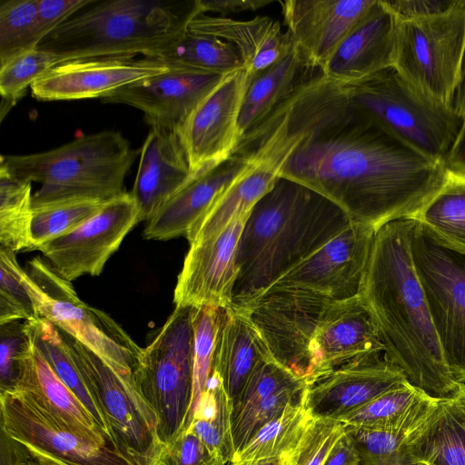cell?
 I'll use <instances>...</instances> for the list:
<instances>
[{
	"label": "cell",
	"mask_w": 465,
	"mask_h": 465,
	"mask_svg": "<svg viewBox=\"0 0 465 465\" xmlns=\"http://www.w3.org/2000/svg\"><path fill=\"white\" fill-rule=\"evenodd\" d=\"M294 143L281 176L378 230L414 217L440 189L445 162L435 160L354 107L341 86L317 72L280 105Z\"/></svg>",
	"instance_id": "6da1fadb"
},
{
	"label": "cell",
	"mask_w": 465,
	"mask_h": 465,
	"mask_svg": "<svg viewBox=\"0 0 465 465\" xmlns=\"http://www.w3.org/2000/svg\"><path fill=\"white\" fill-rule=\"evenodd\" d=\"M415 221L402 218L375 233L361 296L384 346L385 359L407 381L444 399L462 383L452 376L442 353L411 253Z\"/></svg>",
	"instance_id": "7a4b0ae2"
},
{
	"label": "cell",
	"mask_w": 465,
	"mask_h": 465,
	"mask_svg": "<svg viewBox=\"0 0 465 465\" xmlns=\"http://www.w3.org/2000/svg\"><path fill=\"white\" fill-rule=\"evenodd\" d=\"M351 221L327 197L298 182L279 177L244 223L231 306L243 307L263 295Z\"/></svg>",
	"instance_id": "3957f363"
},
{
	"label": "cell",
	"mask_w": 465,
	"mask_h": 465,
	"mask_svg": "<svg viewBox=\"0 0 465 465\" xmlns=\"http://www.w3.org/2000/svg\"><path fill=\"white\" fill-rule=\"evenodd\" d=\"M200 0L94 1L38 44L59 64L104 58H154L188 31Z\"/></svg>",
	"instance_id": "277c9868"
},
{
	"label": "cell",
	"mask_w": 465,
	"mask_h": 465,
	"mask_svg": "<svg viewBox=\"0 0 465 465\" xmlns=\"http://www.w3.org/2000/svg\"><path fill=\"white\" fill-rule=\"evenodd\" d=\"M138 151L118 131L81 135L59 147L31 154L1 155L13 176L41 185L33 211L76 202L105 203L124 193V180Z\"/></svg>",
	"instance_id": "5b68a950"
},
{
	"label": "cell",
	"mask_w": 465,
	"mask_h": 465,
	"mask_svg": "<svg viewBox=\"0 0 465 465\" xmlns=\"http://www.w3.org/2000/svg\"><path fill=\"white\" fill-rule=\"evenodd\" d=\"M395 19L392 67L421 96L452 110L465 47V0L434 14Z\"/></svg>",
	"instance_id": "8992f818"
},
{
	"label": "cell",
	"mask_w": 465,
	"mask_h": 465,
	"mask_svg": "<svg viewBox=\"0 0 465 465\" xmlns=\"http://www.w3.org/2000/svg\"><path fill=\"white\" fill-rule=\"evenodd\" d=\"M357 109L425 155L446 162L463 118L416 92L393 67L340 84Z\"/></svg>",
	"instance_id": "52a82bcc"
},
{
	"label": "cell",
	"mask_w": 465,
	"mask_h": 465,
	"mask_svg": "<svg viewBox=\"0 0 465 465\" xmlns=\"http://www.w3.org/2000/svg\"><path fill=\"white\" fill-rule=\"evenodd\" d=\"M24 281L40 318L85 345L122 378L135 382L143 348L111 316L84 302L71 282L40 257L28 262Z\"/></svg>",
	"instance_id": "ba28073f"
},
{
	"label": "cell",
	"mask_w": 465,
	"mask_h": 465,
	"mask_svg": "<svg viewBox=\"0 0 465 465\" xmlns=\"http://www.w3.org/2000/svg\"><path fill=\"white\" fill-rule=\"evenodd\" d=\"M193 308L175 306L142 349L134 372L137 388L157 418L163 445L183 430L193 392Z\"/></svg>",
	"instance_id": "9c48e42d"
},
{
	"label": "cell",
	"mask_w": 465,
	"mask_h": 465,
	"mask_svg": "<svg viewBox=\"0 0 465 465\" xmlns=\"http://www.w3.org/2000/svg\"><path fill=\"white\" fill-rule=\"evenodd\" d=\"M411 253L445 361L465 383V248L415 221Z\"/></svg>",
	"instance_id": "30bf717a"
},
{
	"label": "cell",
	"mask_w": 465,
	"mask_h": 465,
	"mask_svg": "<svg viewBox=\"0 0 465 465\" xmlns=\"http://www.w3.org/2000/svg\"><path fill=\"white\" fill-rule=\"evenodd\" d=\"M60 331L97 397L119 451L134 465H153L164 445L159 438L156 415L136 383L122 378L93 351Z\"/></svg>",
	"instance_id": "8fae6325"
},
{
	"label": "cell",
	"mask_w": 465,
	"mask_h": 465,
	"mask_svg": "<svg viewBox=\"0 0 465 465\" xmlns=\"http://www.w3.org/2000/svg\"><path fill=\"white\" fill-rule=\"evenodd\" d=\"M334 302L312 292L277 289L237 308L248 313L271 355L309 382L312 341Z\"/></svg>",
	"instance_id": "7c38bea8"
},
{
	"label": "cell",
	"mask_w": 465,
	"mask_h": 465,
	"mask_svg": "<svg viewBox=\"0 0 465 465\" xmlns=\"http://www.w3.org/2000/svg\"><path fill=\"white\" fill-rule=\"evenodd\" d=\"M1 430L59 465H134L116 446L79 433L14 391L0 392Z\"/></svg>",
	"instance_id": "4fadbf2b"
},
{
	"label": "cell",
	"mask_w": 465,
	"mask_h": 465,
	"mask_svg": "<svg viewBox=\"0 0 465 465\" xmlns=\"http://www.w3.org/2000/svg\"><path fill=\"white\" fill-rule=\"evenodd\" d=\"M376 231L371 225L351 221L268 291L302 290L334 301L361 296Z\"/></svg>",
	"instance_id": "5bb4252c"
},
{
	"label": "cell",
	"mask_w": 465,
	"mask_h": 465,
	"mask_svg": "<svg viewBox=\"0 0 465 465\" xmlns=\"http://www.w3.org/2000/svg\"><path fill=\"white\" fill-rule=\"evenodd\" d=\"M139 209L130 193L104 203L101 210L74 231L48 241L39 251L54 271L72 282L99 275L127 233L140 223Z\"/></svg>",
	"instance_id": "9a60e30c"
},
{
	"label": "cell",
	"mask_w": 465,
	"mask_h": 465,
	"mask_svg": "<svg viewBox=\"0 0 465 465\" xmlns=\"http://www.w3.org/2000/svg\"><path fill=\"white\" fill-rule=\"evenodd\" d=\"M251 78L244 67L225 75L177 132L194 174L234 153L241 140L240 112Z\"/></svg>",
	"instance_id": "2e32d148"
},
{
	"label": "cell",
	"mask_w": 465,
	"mask_h": 465,
	"mask_svg": "<svg viewBox=\"0 0 465 465\" xmlns=\"http://www.w3.org/2000/svg\"><path fill=\"white\" fill-rule=\"evenodd\" d=\"M249 214L235 218L215 236L190 243L173 292L175 306H231L238 276V245Z\"/></svg>",
	"instance_id": "e0dca14e"
},
{
	"label": "cell",
	"mask_w": 465,
	"mask_h": 465,
	"mask_svg": "<svg viewBox=\"0 0 465 465\" xmlns=\"http://www.w3.org/2000/svg\"><path fill=\"white\" fill-rule=\"evenodd\" d=\"M224 76L171 65L168 71L114 90L101 101L135 107L150 126L178 132Z\"/></svg>",
	"instance_id": "ac0fdd59"
},
{
	"label": "cell",
	"mask_w": 465,
	"mask_h": 465,
	"mask_svg": "<svg viewBox=\"0 0 465 465\" xmlns=\"http://www.w3.org/2000/svg\"><path fill=\"white\" fill-rule=\"evenodd\" d=\"M171 68L148 57L69 61L57 64L32 85L41 101L103 98L109 93Z\"/></svg>",
	"instance_id": "d6986e66"
},
{
	"label": "cell",
	"mask_w": 465,
	"mask_h": 465,
	"mask_svg": "<svg viewBox=\"0 0 465 465\" xmlns=\"http://www.w3.org/2000/svg\"><path fill=\"white\" fill-rule=\"evenodd\" d=\"M383 355L376 322L362 296L335 301L312 341L309 383L348 363Z\"/></svg>",
	"instance_id": "ffe728a7"
},
{
	"label": "cell",
	"mask_w": 465,
	"mask_h": 465,
	"mask_svg": "<svg viewBox=\"0 0 465 465\" xmlns=\"http://www.w3.org/2000/svg\"><path fill=\"white\" fill-rule=\"evenodd\" d=\"M407 380L384 355L348 363L308 384V404L314 417L337 419L399 388Z\"/></svg>",
	"instance_id": "44dd1931"
},
{
	"label": "cell",
	"mask_w": 465,
	"mask_h": 465,
	"mask_svg": "<svg viewBox=\"0 0 465 465\" xmlns=\"http://www.w3.org/2000/svg\"><path fill=\"white\" fill-rule=\"evenodd\" d=\"M374 0L280 1L294 45L321 70Z\"/></svg>",
	"instance_id": "7402d4cb"
},
{
	"label": "cell",
	"mask_w": 465,
	"mask_h": 465,
	"mask_svg": "<svg viewBox=\"0 0 465 465\" xmlns=\"http://www.w3.org/2000/svg\"><path fill=\"white\" fill-rule=\"evenodd\" d=\"M252 163V157L233 153L214 167L194 175L147 221L144 238L166 241L186 236L192 226Z\"/></svg>",
	"instance_id": "603a6c76"
},
{
	"label": "cell",
	"mask_w": 465,
	"mask_h": 465,
	"mask_svg": "<svg viewBox=\"0 0 465 465\" xmlns=\"http://www.w3.org/2000/svg\"><path fill=\"white\" fill-rule=\"evenodd\" d=\"M395 27L396 19L383 0H374L322 69V74L344 84L392 67Z\"/></svg>",
	"instance_id": "cb8c5ba5"
},
{
	"label": "cell",
	"mask_w": 465,
	"mask_h": 465,
	"mask_svg": "<svg viewBox=\"0 0 465 465\" xmlns=\"http://www.w3.org/2000/svg\"><path fill=\"white\" fill-rule=\"evenodd\" d=\"M194 175L178 133L150 126L140 150L138 169L130 192L139 209L141 222H147Z\"/></svg>",
	"instance_id": "d4e9b609"
},
{
	"label": "cell",
	"mask_w": 465,
	"mask_h": 465,
	"mask_svg": "<svg viewBox=\"0 0 465 465\" xmlns=\"http://www.w3.org/2000/svg\"><path fill=\"white\" fill-rule=\"evenodd\" d=\"M188 31L233 45L252 75L269 67L294 47L290 33L283 32L278 21L267 16L235 20L203 14L191 22Z\"/></svg>",
	"instance_id": "484cf974"
},
{
	"label": "cell",
	"mask_w": 465,
	"mask_h": 465,
	"mask_svg": "<svg viewBox=\"0 0 465 465\" xmlns=\"http://www.w3.org/2000/svg\"><path fill=\"white\" fill-rule=\"evenodd\" d=\"M57 420L84 435L114 443L53 371L35 343L14 390ZM117 448V447H116Z\"/></svg>",
	"instance_id": "4316f807"
},
{
	"label": "cell",
	"mask_w": 465,
	"mask_h": 465,
	"mask_svg": "<svg viewBox=\"0 0 465 465\" xmlns=\"http://www.w3.org/2000/svg\"><path fill=\"white\" fill-rule=\"evenodd\" d=\"M320 68L294 47L264 70L252 75L239 116L241 139L262 124ZM241 141V140H240Z\"/></svg>",
	"instance_id": "83f0119b"
},
{
	"label": "cell",
	"mask_w": 465,
	"mask_h": 465,
	"mask_svg": "<svg viewBox=\"0 0 465 465\" xmlns=\"http://www.w3.org/2000/svg\"><path fill=\"white\" fill-rule=\"evenodd\" d=\"M407 450L412 465H465V383L453 396L438 400L411 434Z\"/></svg>",
	"instance_id": "f1b7e54d"
},
{
	"label": "cell",
	"mask_w": 465,
	"mask_h": 465,
	"mask_svg": "<svg viewBox=\"0 0 465 465\" xmlns=\"http://www.w3.org/2000/svg\"><path fill=\"white\" fill-rule=\"evenodd\" d=\"M268 355L269 349L248 313L233 306L223 309L213 370L223 379L233 402L257 363Z\"/></svg>",
	"instance_id": "f546056e"
},
{
	"label": "cell",
	"mask_w": 465,
	"mask_h": 465,
	"mask_svg": "<svg viewBox=\"0 0 465 465\" xmlns=\"http://www.w3.org/2000/svg\"><path fill=\"white\" fill-rule=\"evenodd\" d=\"M247 156L252 158L253 163L192 226L185 236L189 244L215 236L235 218L249 214L281 177L283 162L279 158L262 154Z\"/></svg>",
	"instance_id": "4dcf8cb0"
},
{
	"label": "cell",
	"mask_w": 465,
	"mask_h": 465,
	"mask_svg": "<svg viewBox=\"0 0 465 465\" xmlns=\"http://www.w3.org/2000/svg\"><path fill=\"white\" fill-rule=\"evenodd\" d=\"M438 400L407 382L335 420L361 429L413 430L429 417Z\"/></svg>",
	"instance_id": "1f68e13d"
},
{
	"label": "cell",
	"mask_w": 465,
	"mask_h": 465,
	"mask_svg": "<svg viewBox=\"0 0 465 465\" xmlns=\"http://www.w3.org/2000/svg\"><path fill=\"white\" fill-rule=\"evenodd\" d=\"M233 401L223 379L213 370L186 430L196 435L210 452L231 464L236 450L232 437Z\"/></svg>",
	"instance_id": "d6a6232c"
},
{
	"label": "cell",
	"mask_w": 465,
	"mask_h": 465,
	"mask_svg": "<svg viewBox=\"0 0 465 465\" xmlns=\"http://www.w3.org/2000/svg\"><path fill=\"white\" fill-rule=\"evenodd\" d=\"M26 322L33 341L40 353L59 379L90 412L97 426L114 442L97 397L71 356L60 330L44 318Z\"/></svg>",
	"instance_id": "836d02e7"
},
{
	"label": "cell",
	"mask_w": 465,
	"mask_h": 465,
	"mask_svg": "<svg viewBox=\"0 0 465 465\" xmlns=\"http://www.w3.org/2000/svg\"><path fill=\"white\" fill-rule=\"evenodd\" d=\"M307 388L280 415L263 425L235 453L231 464L282 458L293 449L314 418L308 404Z\"/></svg>",
	"instance_id": "e575fe53"
},
{
	"label": "cell",
	"mask_w": 465,
	"mask_h": 465,
	"mask_svg": "<svg viewBox=\"0 0 465 465\" xmlns=\"http://www.w3.org/2000/svg\"><path fill=\"white\" fill-rule=\"evenodd\" d=\"M154 59L170 65L219 75H227L244 67L233 45L189 31L163 47Z\"/></svg>",
	"instance_id": "d590c367"
},
{
	"label": "cell",
	"mask_w": 465,
	"mask_h": 465,
	"mask_svg": "<svg viewBox=\"0 0 465 465\" xmlns=\"http://www.w3.org/2000/svg\"><path fill=\"white\" fill-rule=\"evenodd\" d=\"M31 190L32 183L0 165V248L15 252L33 249Z\"/></svg>",
	"instance_id": "8d00e7d4"
},
{
	"label": "cell",
	"mask_w": 465,
	"mask_h": 465,
	"mask_svg": "<svg viewBox=\"0 0 465 465\" xmlns=\"http://www.w3.org/2000/svg\"><path fill=\"white\" fill-rule=\"evenodd\" d=\"M411 219L465 248V178L448 171L440 189Z\"/></svg>",
	"instance_id": "74e56055"
},
{
	"label": "cell",
	"mask_w": 465,
	"mask_h": 465,
	"mask_svg": "<svg viewBox=\"0 0 465 465\" xmlns=\"http://www.w3.org/2000/svg\"><path fill=\"white\" fill-rule=\"evenodd\" d=\"M222 312L223 309L213 307L193 308L194 331L193 392L183 432L188 429L193 420L195 407L213 371Z\"/></svg>",
	"instance_id": "f35d334b"
},
{
	"label": "cell",
	"mask_w": 465,
	"mask_h": 465,
	"mask_svg": "<svg viewBox=\"0 0 465 465\" xmlns=\"http://www.w3.org/2000/svg\"><path fill=\"white\" fill-rule=\"evenodd\" d=\"M57 64L53 54L38 48L20 53L1 64V118L25 95L29 86Z\"/></svg>",
	"instance_id": "ab89813d"
},
{
	"label": "cell",
	"mask_w": 465,
	"mask_h": 465,
	"mask_svg": "<svg viewBox=\"0 0 465 465\" xmlns=\"http://www.w3.org/2000/svg\"><path fill=\"white\" fill-rule=\"evenodd\" d=\"M37 0H5L0 4V64L35 49Z\"/></svg>",
	"instance_id": "60d3db41"
},
{
	"label": "cell",
	"mask_w": 465,
	"mask_h": 465,
	"mask_svg": "<svg viewBox=\"0 0 465 465\" xmlns=\"http://www.w3.org/2000/svg\"><path fill=\"white\" fill-rule=\"evenodd\" d=\"M15 252L0 248V325L39 319Z\"/></svg>",
	"instance_id": "b9f144b4"
},
{
	"label": "cell",
	"mask_w": 465,
	"mask_h": 465,
	"mask_svg": "<svg viewBox=\"0 0 465 465\" xmlns=\"http://www.w3.org/2000/svg\"><path fill=\"white\" fill-rule=\"evenodd\" d=\"M345 430L355 442L360 465H412L407 444L415 430H368L345 425Z\"/></svg>",
	"instance_id": "7bdbcfd3"
},
{
	"label": "cell",
	"mask_w": 465,
	"mask_h": 465,
	"mask_svg": "<svg viewBox=\"0 0 465 465\" xmlns=\"http://www.w3.org/2000/svg\"><path fill=\"white\" fill-rule=\"evenodd\" d=\"M104 203L85 201L64 203L34 211L32 238L34 246L67 234L95 215Z\"/></svg>",
	"instance_id": "ee69618b"
},
{
	"label": "cell",
	"mask_w": 465,
	"mask_h": 465,
	"mask_svg": "<svg viewBox=\"0 0 465 465\" xmlns=\"http://www.w3.org/2000/svg\"><path fill=\"white\" fill-rule=\"evenodd\" d=\"M308 384L285 388L252 402L232 416V437L236 452L266 423L280 415L302 394Z\"/></svg>",
	"instance_id": "f6af8a7d"
},
{
	"label": "cell",
	"mask_w": 465,
	"mask_h": 465,
	"mask_svg": "<svg viewBox=\"0 0 465 465\" xmlns=\"http://www.w3.org/2000/svg\"><path fill=\"white\" fill-rule=\"evenodd\" d=\"M345 432V424L314 417L299 442L281 459V465H324Z\"/></svg>",
	"instance_id": "bcb514c9"
},
{
	"label": "cell",
	"mask_w": 465,
	"mask_h": 465,
	"mask_svg": "<svg viewBox=\"0 0 465 465\" xmlns=\"http://www.w3.org/2000/svg\"><path fill=\"white\" fill-rule=\"evenodd\" d=\"M302 384L309 382L279 363L272 355H268L257 363L242 393L233 402V414L285 388Z\"/></svg>",
	"instance_id": "7dc6e473"
},
{
	"label": "cell",
	"mask_w": 465,
	"mask_h": 465,
	"mask_svg": "<svg viewBox=\"0 0 465 465\" xmlns=\"http://www.w3.org/2000/svg\"><path fill=\"white\" fill-rule=\"evenodd\" d=\"M33 346L26 321L0 325V392L15 388Z\"/></svg>",
	"instance_id": "c3c4849f"
},
{
	"label": "cell",
	"mask_w": 465,
	"mask_h": 465,
	"mask_svg": "<svg viewBox=\"0 0 465 465\" xmlns=\"http://www.w3.org/2000/svg\"><path fill=\"white\" fill-rule=\"evenodd\" d=\"M153 465H225L193 432L185 430L164 445Z\"/></svg>",
	"instance_id": "681fc988"
},
{
	"label": "cell",
	"mask_w": 465,
	"mask_h": 465,
	"mask_svg": "<svg viewBox=\"0 0 465 465\" xmlns=\"http://www.w3.org/2000/svg\"><path fill=\"white\" fill-rule=\"evenodd\" d=\"M95 1V0H94ZM94 0H37L35 40L38 44L54 28L79 11L92 5Z\"/></svg>",
	"instance_id": "f907efd6"
},
{
	"label": "cell",
	"mask_w": 465,
	"mask_h": 465,
	"mask_svg": "<svg viewBox=\"0 0 465 465\" xmlns=\"http://www.w3.org/2000/svg\"><path fill=\"white\" fill-rule=\"evenodd\" d=\"M454 0H396L385 1V5L395 18L406 20L416 18L448 8Z\"/></svg>",
	"instance_id": "816d5d0a"
},
{
	"label": "cell",
	"mask_w": 465,
	"mask_h": 465,
	"mask_svg": "<svg viewBox=\"0 0 465 465\" xmlns=\"http://www.w3.org/2000/svg\"><path fill=\"white\" fill-rule=\"evenodd\" d=\"M1 465H59L28 450L0 430Z\"/></svg>",
	"instance_id": "f5cc1de1"
},
{
	"label": "cell",
	"mask_w": 465,
	"mask_h": 465,
	"mask_svg": "<svg viewBox=\"0 0 465 465\" xmlns=\"http://www.w3.org/2000/svg\"><path fill=\"white\" fill-rule=\"evenodd\" d=\"M203 14L208 12L222 14L257 10L273 3V0H200Z\"/></svg>",
	"instance_id": "db71d44e"
},
{
	"label": "cell",
	"mask_w": 465,
	"mask_h": 465,
	"mask_svg": "<svg viewBox=\"0 0 465 465\" xmlns=\"http://www.w3.org/2000/svg\"><path fill=\"white\" fill-rule=\"evenodd\" d=\"M361 458L352 438L346 432L333 447L324 465H360Z\"/></svg>",
	"instance_id": "11a10c76"
},
{
	"label": "cell",
	"mask_w": 465,
	"mask_h": 465,
	"mask_svg": "<svg viewBox=\"0 0 465 465\" xmlns=\"http://www.w3.org/2000/svg\"><path fill=\"white\" fill-rule=\"evenodd\" d=\"M445 163L449 172L465 178V118Z\"/></svg>",
	"instance_id": "9f6ffc18"
},
{
	"label": "cell",
	"mask_w": 465,
	"mask_h": 465,
	"mask_svg": "<svg viewBox=\"0 0 465 465\" xmlns=\"http://www.w3.org/2000/svg\"><path fill=\"white\" fill-rule=\"evenodd\" d=\"M452 110L464 118L465 114V47L463 51L459 83L455 91Z\"/></svg>",
	"instance_id": "6f0895ef"
},
{
	"label": "cell",
	"mask_w": 465,
	"mask_h": 465,
	"mask_svg": "<svg viewBox=\"0 0 465 465\" xmlns=\"http://www.w3.org/2000/svg\"><path fill=\"white\" fill-rule=\"evenodd\" d=\"M230 465H281V459H261L254 461L242 462V463H234Z\"/></svg>",
	"instance_id": "680465c9"
},
{
	"label": "cell",
	"mask_w": 465,
	"mask_h": 465,
	"mask_svg": "<svg viewBox=\"0 0 465 465\" xmlns=\"http://www.w3.org/2000/svg\"><path fill=\"white\" fill-rule=\"evenodd\" d=\"M464 118H465V114H464ZM464 118H463V119H464Z\"/></svg>",
	"instance_id": "91938a15"
}]
</instances>
